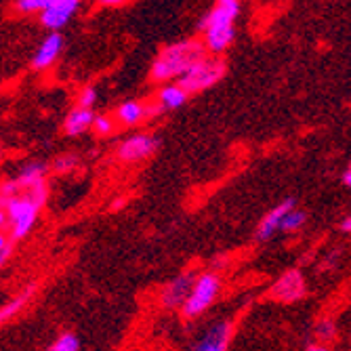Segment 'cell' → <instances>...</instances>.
<instances>
[{"instance_id":"cell-1","label":"cell","mask_w":351,"mask_h":351,"mask_svg":"<svg viewBox=\"0 0 351 351\" xmlns=\"http://www.w3.org/2000/svg\"><path fill=\"white\" fill-rule=\"evenodd\" d=\"M240 15V0H217L208 15L200 21L204 45L213 55H221L230 49L236 36V19Z\"/></svg>"},{"instance_id":"cell-2","label":"cell","mask_w":351,"mask_h":351,"mask_svg":"<svg viewBox=\"0 0 351 351\" xmlns=\"http://www.w3.org/2000/svg\"><path fill=\"white\" fill-rule=\"evenodd\" d=\"M206 45L200 40H183L177 45H171L160 51V55L156 57L152 63V80L154 82H169L177 80L181 74H185L196 61L206 57Z\"/></svg>"},{"instance_id":"cell-3","label":"cell","mask_w":351,"mask_h":351,"mask_svg":"<svg viewBox=\"0 0 351 351\" xmlns=\"http://www.w3.org/2000/svg\"><path fill=\"white\" fill-rule=\"evenodd\" d=\"M226 63H223L219 57H204L200 61H196L185 74H181L177 78V82L189 93H200L206 90L210 86H215L223 76H226Z\"/></svg>"},{"instance_id":"cell-4","label":"cell","mask_w":351,"mask_h":351,"mask_svg":"<svg viewBox=\"0 0 351 351\" xmlns=\"http://www.w3.org/2000/svg\"><path fill=\"white\" fill-rule=\"evenodd\" d=\"M5 208H7L9 219H11L9 238H11V242H17V240H23L32 232V228H34V223H36L43 206L36 200H32L21 189V194L11 198Z\"/></svg>"},{"instance_id":"cell-5","label":"cell","mask_w":351,"mask_h":351,"mask_svg":"<svg viewBox=\"0 0 351 351\" xmlns=\"http://www.w3.org/2000/svg\"><path fill=\"white\" fill-rule=\"evenodd\" d=\"M221 293V280L217 274L213 271H206V274H200L194 282V289H191L185 305L181 307L183 315L189 317V320H194V317H200L219 297Z\"/></svg>"},{"instance_id":"cell-6","label":"cell","mask_w":351,"mask_h":351,"mask_svg":"<svg viewBox=\"0 0 351 351\" xmlns=\"http://www.w3.org/2000/svg\"><path fill=\"white\" fill-rule=\"evenodd\" d=\"M305 295H307V282L299 269L286 271L282 278H278L271 284V289L267 293V297L278 303H295V301L303 299Z\"/></svg>"},{"instance_id":"cell-7","label":"cell","mask_w":351,"mask_h":351,"mask_svg":"<svg viewBox=\"0 0 351 351\" xmlns=\"http://www.w3.org/2000/svg\"><path fill=\"white\" fill-rule=\"evenodd\" d=\"M158 149V139L149 133H137L133 137H129L126 141L120 143L118 147V160L122 162H141L147 160L149 156H154Z\"/></svg>"},{"instance_id":"cell-8","label":"cell","mask_w":351,"mask_h":351,"mask_svg":"<svg viewBox=\"0 0 351 351\" xmlns=\"http://www.w3.org/2000/svg\"><path fill=\"white\" fill-rule=\"evenodd\" d=\"M196 274H181L179 278L171 280L167 286H165V291L160 293V303L162 307L167 309H181L191 293V289H194V282H196Z\"/></svg>"},{"instance_id":"cell-9","label":"cell","mask_w":351,"mask_h":351,"mask_svg":"<svg viewBox=\"0 0 351 351\" xmlns=\"http://www.w3.org/2000/svg\"><path fill=\"white\" fill-rule=\"evenodd\" d=\"M80 3H82V0H57L55 5L40 11V23L51 32L66 27V23L76 15Z\"/></svg>"},{"instance_id":"cell-10","label":"cell","mask_w":351,"mask_h":351,"mask_svg":"<svg viewBox=\"0 0 351 351\" xmlns=\"http://www.w3.org/2000/svg\"><path fill=\"white\" fill-rule=\"evenodd\" d=\"M230 337H232V322L221 320L202 332L194 349L196 351H223L230 345Z\"/></svg>"},{"instance_id":"cell-11","label":"cell","mask_w":351,"mask_h":351,"mask_svg":"<svg viewBox=\"0 0 351 351\" xmlns=\"http://www.w3.org/2000/svg\"><path fill=\"white\" fill-rule=\"evenodd\" d=\"M63 51V36L59 34V29H53L51 34L43 40V45L38 47L36 55L32 57V68L34 70H49L53 63L59 59Z\"/></svg>"},{"instance_id":"cell-12","label":"cell","mask_w":351,"mask_h":351,"mask_svg":"<svg viewBox=\"0 0 351 351\" xmlns=\"http://www.w3.org/2000/svg\"><path fill=\"white\" fill-rule=\"evenodd\" d=\"M295 204H297V202H295L293 198H286V200L280 202L276 208H271V210L261 219V223H259V228H257V240L265 242V240H269L276 232H280V226H282L284 215L289 213Z\"/></svg>"},{"instance_id":"cell-13","label":"cell","mask_w":351,"mask_h":351,"mask_svg":"<svg viewBox=\"0 0 351 351\" xmlns=\"http://www.w3.org/2000/svg\"><path fill=\"white\" fill-rule=\"evenodd\" d=\"M145 118H149V106H145L139 99H129L122 101L116 110V120L122 126H137L141 124Z\"/></svg>"},{"instance_id":"cell-14","label":"cell","mask_w":351,"mask_h":351,"mask_svg":"<svg viewBox=\"0 0 351 351\" xmlns=\"http://www.w3.org/2000/svg\"><path fill=\"white\" fill-rule=\"evenodd\" d=\"M189 99V93L179 84H171V82H162V88L158 90V106H160L165 112H173L185 106V101Z\"/></svg>"},{"instance_id":"cell-15","label":"cell","mask_w":351,"mask_h":351,"mask_svg":"<svg viewBox=\"0 0 351 351\" xmlns=\"http://www.w3.org/2000/svg\"><path fill=\"white\" fill-rule=\"evenodd\" d=\"M93 120H95V114L90 108H74L66 122H63V133H66L68 137H78L86 131H90V126H93Z\"/></svg>"},{"instance_id":"cell-16","label":"cell","mask_w":351,"mask_h":351,"mask_svg":"<svg viewBox=\"0 0 351 351\" xmlns=\"http://www.w3.org/2000/svg\"><path fill=\"white\" fill-rule=\"evenodd\" d=\"M34 293H36V284H29L23 293H19L15 299H11L7 305L0 307V326L7 324V322L11 320V317H15V315L27 305V301H29L32 297H34Z\"/></svg>"},{"instance_id":"cell-17","label":"cell","mask_w":351,"mask_h":351,"mask_svg":"<svg viewBox=\"0 0 351 351\" xmlns=\"http://www.w3.org/2000/svg\"><path fill=\"white\" fill-rule=\"evenodd\" d=\"M47 173H49V167H47L45 162H36V160H34V162H27V165L19 171L17 181H19L21 189H25V187H29V185H34V183L47 179Z\"/></svg>"},{"instance_id":"cell-18","label":"cell","mask_w":351,"mask_h":351,"mask_svg":"<svg viewBox=\"0 0 351 351\" xmlns=\"http://www.w3.org/2000/svg\"><path fill=\"white\" fill-rule=\"evenodd\" d=\"M305 221H307V213L293 206L289 213L284 215L282 226H280V232H284V234H295V232H299V230L305 226Z\"/></svg>"},{"instance_id":"cell-19","label":"cell","mask_w":351,"mask_h":351,"mask_svg":"<svg viewBox=\"0 0 351 351\" xmlns=\"http://www.w3.org/2000/svg\"><path fill=\"white\" fill-rule=\"evenodd\" d=\"M116 116H110V114H99L95 116L93 120V126L90 131L97 135V137H112L116 131H118V124H116Z\"/></svg>"},{"instance_id":"cell-20","label":"cell","mask_w":351,"mask_h":351,"mask_svg":"<svg viewBox=\"0 0 351 351\" xmlns=\"http://www.w3.org/2000/svg\"><path fill=\"white\" fill-rule=\"evenodd\" d=\"M57 0H15V11L21 15H32V13H40L55 5Z\"/></svg>"},{"instance_id":"cell-21","label":"cell","mask_w":351,"mask_h":351,"mask_svg":"<svg viewBox=\"0 0 351 351\" xmlns=\"http://www.w3.org/2000/svg\"><path fill=\"white\" fill-rule=\"evenodd\" d=\"M76 167H78V156H74V154L57 156L55 160H53V165H51V169H53L55 173H59V175H63V173H72Z\"/></svg>"},{"instance_id":"cell-22","label":"cell","mask_w":351,"mask_h":351,"mask_svg":"<svg viewBox=\"0 0 351 351\" xmlns=\"http://www.w3.org/2000/svg\"><path fill=\"white\" fill-rule=\"evenodd\" d=\"M78 349H80V341L72 332L59 335V339L51 345V351H78Z\"/></svg>"},{"instance_id":"cell-23","label":"cell","mask_w":351,"mask_h":351,"mask_svg":"<svg viewBox=\"0 0 351 351\" xmlns=\"http://www.w3.org/2000/svg\"><path fill=\"white\" fill-rule=\"evenodd\" d=\"M95 104H97V90H95L93 86L82 88L80 95H78V106H80V108H90V110H93Z\"/></svg>"},{"instance_id":"cell-24","label":"cell","mask_w":351,"mask_h":351,"mask_svg":"<svg viewBox=\"0 0 351 351\" xmlns=\"http://www.w3.org/2000/svg\"><path fill=\"white\" fill-rule=\"evenodd\" d=\"M335 324L332 322H322V324H317V328H315V335L320 337L322 341H332L335 339Z\"/></svg>"},{"instance_id":"cell-25","label":"cell","mask_w":351,"mask_h":351,"mask_svg":"<svg viewBox=\"0 0 351 351\" xmlns=\"http://www.w3.org/2000/svg\"><path fill=\"white\" fill-rule=\"evenodd\" d=\"M9 228H11V219H9V213H7V208H0V230L9 232Z\"/></svg>"},{"instance_id":"cell-26","label":"cell","mask_w":351,"mask_h":351,"mask_svg":"<svg viewBox=\"0 0 351 351\" xmlns=\"http://www.w3.org/2000/svg\"><path fill=\"white\" fill-rule=\"evenodd\" d=\"M15 242H11V238L7 236V232L5 230H0V252H5L9 246H13Z\"/></svg>"},{"instance_id":"cell-27","label":"cell","mask_w":351,"mask_h":351,"mask_svg":"<svg viewBox=\"0 0 351 351\" xmlns=\"http://www.w3.org/2000/svg\"><path fill=\"white\" fill-rule=\"evenodd\" d=\"M101 7H122L126 0H97Z\"/></svg>"},{"instance_id":"cell-28","label":"cell","mask_w":351,"mask_h":351,"mask_svg":"<svg viewBox=\"0 0 351 351\" xmlns=\"http://www.w3.org/2000/svg\"><path fill=\"white\" fill-rule=\"evenodd\" d=\"M341 232L351 234V215H349V217H345V219L341 221Z\"/></svg>"},{"instance_id":"cell-29","label":"cell","mask_w":351,"mask_h":351,"mask_svg":"<svg viewBox=\"0 0 351 351\" xmlns=\"http://www.w3.org/2000/svg\"><path fill=\"white\" fill-rule=\"evenodd\" d=\"M343 181H345V185H347V187H351V165H349V169L345 171V175H343Z\"/></svg>"}]
</instances>
